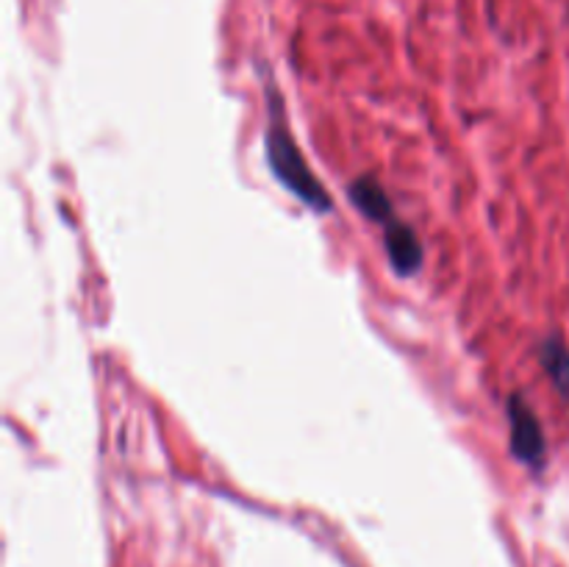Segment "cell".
<instances>
[{
  "label": "cell",
  "mask_w": 569,
  "mask_h": 567,
  "mask_svg": "<svg viewBox=\"0 0 569 567\" xmlns=\"http://www.w3.org/2000/svg\"><path fill=\"white\" fill-rule=\"evenodd\" d=\"M267 165H270L272 176L278 178L283 189L295 195L303 206H309L311 211H320L328 215L333 209L331 198H328L326 187L320 183V178L311 172V167L306 165L303 153H300L298 142L289 133L287 122L281 115V98L272 94V120L267 126Z\"/></svg>",
  "instance_id": "1"
},
{
  "label": "cell",
  "mask_w": 569,
  "mask_h": 567,
  "mask_svg": "<svg viewBox=\"0 0 569 567\" xmlns=\"http://www.w3.org/2000/svg\"><path fill=\"white\" fill-rule=\"evenodd\" d=\"M506 417H509L511 428V456L520 465L528 467H542L548 459V442H545V428L539 422L537 411L531 409L520 392L509 395L506 400Z\"/></svg>",
  "instance_id": "2"
},
{
  "label": "cell",
  "mask_w": 569,
  "mask_h": 567,
  "mask_svg": "<svg viewBox=\"0 0 569 567\" xmlns=\"http://www.w3.org/2000/svg\"><path fill=\"white\" fill-rule=\"evenodd\" d=\"M383 248H387L389 265H392V270L398 276L409 278L420 272L426 248H422L420 237H417V231L409 222H403L400 217L389 220L383 226Z\"/></svg>",
  "instance_id": "3"
},
{
  "label": "cell",
  "mask_w": 569,
  "mask_h": 567,
  "mask_svg": "<svg viewBox=\"0 0 569 567\" xmlns=\"http://www.w3.org/2000/svg\"><path fill=\"white\" fill-rule=\"evenodd\" d=\"M348 198L367 220L381 222L387 226L389 220H395V206L389 200L387 189L381 187L376 176H359L356 181L348 183Z\"/></svg>",
  "instance_id": "4"
},
{
  "label": "cell",
  "mask_w": 569,
  "mask_h": 567,
  "mask_svg": "<svg viewBox=\"0 0 569 567\" xmlns=\"http://www.w3.org/2000/svg\"><path fill=\"white\" fill-rule=\"evenodd\" d=\"M539 361H542L553 387L561 392V398L569 400V348L559 334H553V337L539 345Z\"/></svg>",
  "instance_id": "5"
}]
</instances>
